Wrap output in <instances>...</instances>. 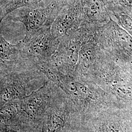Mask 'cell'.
Segmentation results:
<instances>
[{
  "label": "cell",
  "mask_w": 132,
  "mask_h": 132,
  "mask_svg": "<svg viewBox=\"0 0 132 132\" xmlns=\"http://www.w3.org/2000/svg\"><path fill=\"white\" fill-rule=\"evenodd\" d=\"M81 0H66L51 27L52 35L60 38L73 33L83 22Z\"/></svg>",
  "instance_id": "4"
},
{
  "label": "cell",
  "mask_w": 132,
  "mask_h": 132,
  "mask_svg": "<svg viewBox=\"0 0 132 132\" xmlns=\"http://www.w3.org/2000/svg\"><path fill=\"white\" fill-rule=\"evenodd\" d=\"M88 34L87 28L81 26L76 32L59 38L58 48L48 63L62 73L71 76L76 69L81 47L88 40Z\"/></svg>",
  "instance_id": "2"
},
{
  "label": "cell",
  "mask_w": 132,
  "mask_h": 132,
  "mask_svg": "<svg viewBox=\"0 0 132 132\" xmlns=\"http://www.w3.org/2000/svg\"><path fill=\"white\" fill-rule=\"evenodd\" d=\"M64 120L60 116L54 114L45 126V132H56L64 125Z\"/></svg>",
  "instance_id": "7"
},
{
  "label": "cell",
  "mask_w": 132,
  "mask_h": 132,
  "mask_svg": "<svg viewBox=\"0 0 132 132\" xmlns=\"http://www.w3.org/2000/svg\"><path fill=\"white\" fill-rule=\"evenodd\" d=\"M0 45V62L21 64L24 63L19 42L15 45L11 44L1 34Z\"/></svg>",
  "instance_id": "5"
},
{
  "label": "cell",
  "mask_w": 132,
  "mask_h": 132,
  "mask_svg": "<svg viewBox=\"0 0 132 132\" xmlns=\"http://www.w3.org/2000/svg\"><path fill=\"white\" fill-rule=\"evenodd\" d=\"M10 0H0V6H3Z\"/></svg>",
  "instance_id": "9"
},
{
  "label": "cell",
  "mask_w": 132,
  "mask_h": 132,
  "mask_svg": "<svg viewBox=\"0 0 132 132\" xmlns=\"http://www.w3.org/2000/svg\"><path fill=\"white\" fill-rule=\"evenodd\" d=\"M19 43L23 59L38 69L40 64L49 61L56 51L59 40L52 35L51 28H48L24 36Z\"/></svg>",
  "instance_id": "3"
},
{
  "label": "cell",
  "mask_w": 132,
  "mask_h": 132,
  "mask_svg": "<svg viewBox=\"0 0 132 132\" xmlns=\"http://www.w3.org/2000/svg\"><path fill=\"white\" fill-rule=\"evenodd\" d=\"M66 1L44 0L37 5L15 10L9 15L11 20L24 24L25 36H29L43 28H51Z\"/></svg>",
  "instance_id": "1"
},
{
  "label": "cell",
  "mask_w": 132,
  "mask_h": 132,
  "mask_svg": "<svg viewBox=\"0 0 132 132\" xmlns=\"http://www.w3.org/2000/svg\"><path fill=\"white\" fill-rule=\"evenodd\" d=\"M44 0H10L0 6V20H3L9 14L20 8L37 5Z\"/></svg>",
  "instance_id": "6"
},
{
  "label": "cell",
  "mask_w": 132,
  "mask_h": 132,
  "mask_svg": "<svg viewBox=\"0 0 132 132\" xmlns=\"http://www.w3.org/2000/svg\"><path fill=\"white\" fill-rule=\"evenodd\" d=\"M121 20L124 25L128 29L132 31V19L127 15L124 14L121 15Z\"/></svg>",
  "instance_id": "8"
}]
</instances>
